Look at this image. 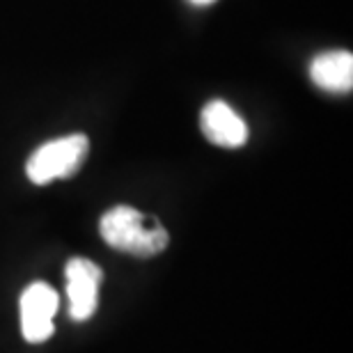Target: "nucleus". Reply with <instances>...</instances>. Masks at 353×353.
I'll use <instances>...</instances> for the list:
<instances>
[{
	"instance_id": "nucleus-6",
	"label": "nucleus",
	"mask_w": 353,
	"mask_h": 353,
	"mask_svg": "<svg viewBox=\"0 0 353 353\" xmlns=\"http://www.w3.org/2000/svg\"><path fill=\"white\" fill-rule=\"evenodd\" d=\"M310 79L321 90L349 92L353 85V55L349 51L316 55L310 65Z\"/></svg>"
},
{
	"instance_id": "nucleus-2",
	"label": "nucleus",
	"mask_w": 353,
	"mask_h": 353,
	"mask_svg": "<svg viewBox=\"0 0 353 353\" xmlns=\"http://www.w3.org/2000/svg\"><path fill=\"white\" fill-rule=\"evenodd\" d=\"M90 154V140L83 133L65 136L51 143H44L37 152L28 159L26 174L32 183H51L55 179H67L74 176L85 163Z\"/></svg>"
},
{
	"instance_id": "nucleus-4",
	"label": "nucleus",
	"mask_w": 353,
	"mask_h": 353,
	"mask_svg": "<svg viewBox=\"0 0 353 353\" xmlns=\"http://www.w3.org/2000/svg\"><path fill=\"white\" fill-rule=\"evenodd\" d=\"M67 296L69 314L74 321H88L99 305V287H101V268L85 257H74L67 262Z\"/></svg>"
},
{
	"instance_id": "nucleus-3",
	"label": "nucleus",
	"mask_w": 353,
	"mask_h": 353,
	"mask_svg": "<svg viewBox=\"0 0 353 353\" xmlns=\"http://www.w3.org/2000/svg\"><path fill=\"white\" fill-rule=\"evenodd\" d=\"M58 312V294L46 282H32L21 294V333L26 342L41 344L53 335V316Z\"/></svg>"
},
{
	"instance_id": "nucleus-7",
	"label": "nucleus",
	"mask_w": 353,
	"mask_h": 353,
	"mask_svg": "<svg viewBox=\"0 0 353 353\" xmlns=\"http://www.w3.org/2000/svg\"><path fill=\"white\" fill-rule=\"evenodd\" d=\"M193 5H211V3H216V0H190Z\"/></svg>"
},
{
	"instance_id": "nucleus-5",
	"label": "nucleus",
	"mask_w": 353,
	"mask_h": 353,
	"mask_svg": "<svg viewBox=\"0 0 353 353\" xmlns=\"http://www.w3.org/2000/svg\"><path fill=\"white\" fill-rule=\"evenodd\" d=\"M200 124H202V133L207 136L209 143H214L218 147L234 150V147L245 145V140H248V124L225 101H209L204 105Z\"/></svg>"
},
{
	"instance_id": "nucleus-1",
	"label": "nucleus",
	"mask_w": 353,
	"mask_h": 353,
	"mask_svg": "<svg viewBox=\"0 0 353 353\" xmlns=\"http://www.w3.org/2000/svg\"><path fill=\"white\" fill-rule=\"evenodd\" d=\"M99 232L110 248L129 252L133 257H154L165 250L170 241L165 228L157 218H147L126 204L105 211L99 223Z\"/></svg>"
}]
</instances>
